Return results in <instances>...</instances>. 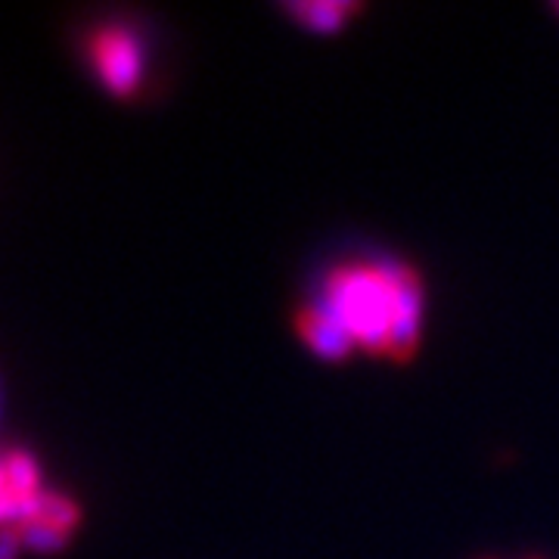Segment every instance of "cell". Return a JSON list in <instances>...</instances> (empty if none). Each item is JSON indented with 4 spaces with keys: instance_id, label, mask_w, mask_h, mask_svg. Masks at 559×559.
Returning a JSON list of instances; mask_svg holds the SVG:
<instances>
[{
    "instance_id": "5",
    "label": "cell",
    "mask_w": 559,
    "mask_h": 559,
    "mask_svg": "<svg viewBox=\"0 0 559 559\" xmlns=\"http://www.w3.org/2000/svg\"><path fill=\"white\" fill-rule=\"evenodd\" d=\"M16 532H20V538L25 547L40 550V554H57V550H62V547L69 544V532H62V528L38 520V516H35V520L16 522Z\"/></svg>"
},
{
    "instance_id": "9",
    "label": "cell",
    "mask_w": 559,
    "mask_h": 559,
    "mask_svg": "<svg viewBox=\"0 0 559 559\" xmlns=\"http://www.w3.org/2000/svg\"><path fill=\"white\" fill-rule=\"evenodd\" d=\"M7 488V479H3V463H0V491Z\"/></svg>"
},
{
    "instance_id": "7",
    "label": "cell",
    "mask_w": 559,
    "mask_h": 559,
    "mask_svg": "<svg viewBox=\"0 0 559 559\" xmlns=\"http://www.w3.org/2000/svg\"><path fill=\"white\" fill-rule=\"evenodd\" d=\"M38 520L50 522V525H57L62 532H72L81 520V510L75 500L62 498L57 491H40L38 500Z\"/></svg>"
},
{
    "instance_id": "3",
    "label": "cell",
    "mask_w": 559,
    "mask_h": 559,
    "mask_svg": "<svg viewBox=\"0 0 559 559\" xmlns=\"http://www.w3.org/2000/svg\"><path fill=\"white\" fill-rule=\"evenodd\" d=\"M296 330H299L301 340L318 352L320 358H348L355 352V345H358L355 336L345 330V323L326 305H308V308H301L299 314H296Z\"/></svg>"
},
{
    "instance_id": "2",
    "label": "cell",
    "mask_w": 559,
    "mask_h": 559,
    "mask_svg": "<svg viewBox=\"0 0 559 559\" xmlns=\"http://www.w3.org/2000/svg\"><path fill=\"white\" fill-rule=\"evenodd\" d=\"M91 53L112 94L128 97L140 81V40L121 25H103L91 35Z\"/></svg>"
},
{
    "instance_id": "4",
    "label": "cell",
    "mask_w": 559,
    "mask_h": 559,
    "mask_svg": "<svg viewBox=\"0 0 559 559\" xmlns=\"http://www.w3.org/2000/svg\"><path fill=\"white\" fill-rule=\"evenodd\" d=\"M360 3L355 0H299V3H289L286 10L293 16H299L305 25H314V28H340L348 13H355Z\"/></svg>"
},
{
    "instance_id": "10",
    "label": "cell",
    "mask_w": 559,
    "mask_h": 559,
    "mask_svg": "<svg viewBox=\"0 0 559 559\" xmlns=\"http://www.w3.org/2000/svg\"><path fill=\"white\" fill-rule=\"evenodd\" d=\"M532 559H540V557H532Z\"/></svg>"
},
{
    "instance_id": "1",
    "label": "cell",
    "mask_w": 559,
    "mask_h": 559,
    "mask_svg": "<svg viewBox=\"0 0 559 559\" xmlns=\"http://www.w3.org/2000/svg\"><path fill=\"white\" fill-rule=\"evenodd\" d=\"M326 308L373 355L407 360L417 352L423 286L407 264H342L326 280Z\"/></svg>"
},
{
    "instance_id": "8",
    "label": "cell",
    "mask_w": 559,
    "mask_h": 559,
    "mask_svg": "<svg viewBox=\"0 0 559 559\" xmlns=\"http://www.w3.org/2000/svg\"><path fill=\"white\" fill-rule=\"evenodd\" d=\"M20 532H16V525L13 522H7V525H0V559H16V550H20Z\"/></svg>"
},
{
    "instance_id": "6",
    "label": "cell",
    "mask_w": 559,
    "mask_h": 559,
    "mask_svg": "<svg viewBox=\"0 0 559 559\" xmlns=\"http://www.w3.org/2000/svg\"><path fill=\"white\" fill-rule=\"evenodd\" d=\"M0 463H3V479H7V488H10V491H16V495H32V491H38V463L32 460V454H25V451H10Z\"/></svg>"
}]
</instances>
